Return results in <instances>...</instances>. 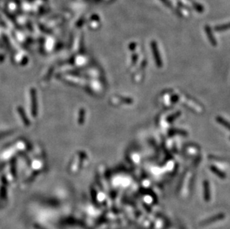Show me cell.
Returning <instances> with one entry per match:
<instances>
[{"mask_svg": "<svg viewBox=\"0 0 230 229\" xmlns=\"http://www.w3.org/2000/svg\"><path fill=\"white\" fill-rule=\"evenodd\" d=\"M180 112H176V113H174L173 114H171V116H169V117L167 118V121L168 122V123H171V122H173V120H174L176 118H177L179 117V115H180Z\"/></svg>", "mask_w": 230, "mask_h": 229, "instance_id": "52a82bcc", "label": "cell"}, {"mask_svg": "<svg viewBox=\"0 0 230 229\" xmlns=\"http://www.w3.org/2000/svg\"><path fill=\"white\" fill-rule=\"evenodd\" d=\"M216 120H217V123L221 124L222 126H224V127L227 128V130H230V123L229 121H227V120L224 119V118L221 117V116H217V117L216 118Z\"/></svg>", "mask_w": 230, "mask_h": 229, "instance_id": "3957f363", "label": "cell"}, {"mask_svg": "<svg viewBox=\"0 0 230 229\" xmlns=\"http://www.w3.org/2000/svg\"><path fill=\"white\" fill-rule=\"evenodd\" d=\"M229 139H230V137H229Z\"/></svg>", "mask_w": 230, "mask_h": 229, "instance_id": "8fae6325", "label": "cell"}, {"mask_svg": "<svg viewBox=\"0 0 230 229\" xmlns=\"http://www.w3.org/2000/svg\"><path fill=\"white\" fill-rule=\"evenodd\" d=\"M178 4H179V6H181V7L184 8H185V9H186V10H188V11H190V8H188V7H187V6H186V5H184V4H183V3H180V2H179V3Z\"/></svg>", "mask_w": 230, "mask_h": 229, "instance_id": "9c48e42d", "label": "cell"}, {"mask_svg": "<svg viewBox=\"0 0 230 229\" xmlns=\"http://www.w3.org/2000/svg\"><path fill=\"white\" fill-rule=\"evenodd\" d=\"M136 43H131L130 45H129V49H131V50H134V49H135V48H136Z\"/></svg>", "mask_w": 230, "mask_h": 229, "instance_id": "30bf717a", "label": "cell"}, {"mask_svg": "<svg viewBox=\"0 0 230 229\" xmlns=\"http://www.w3.org/2000/svg\"><path fill=\"white\" fill-rule=\"evenodd\" d=\"M205 34H206L208 39H209V42H210V43L211 44V45H212L213 46L217 45V40H215V36H214L212 31H211V28L209 27V25H206L205 26Z\"/></svg>", "mask_w": 230, "mask_h": 229, "instance_id": "7a4b0ae2", "label": "cell"}, {"mask_svg": "<svg viewBox=\"0 0 230 229\" xmlns=\"http://www.w3.org/2000/svg\"><path fill=\"white\" fill-rule=\"evenodd\" d=\"M228 29H230V23L223 24V25H217L215 27V30L216 31H223Z\"/></svg>", "mask_w": 230, "mask_h": 229, "instance_id": "5b68a950", "label": "cell"}, {"mask_svg": "<svg viewBox=\"0 0 230 229\" xmlns=\"http://www.w3.org/2000/svg\"><path fill=\"white\" fill-rule=\"evenodd\" d=\"M190 1H191V4H192L193 8L196 10L197 12H199V13H202V12L204 11V8H203V5H200V4L196 3V2H194V0H190Z\"/></svg>", "mask_w": 230, "mask_h": 229, "instance_id": "277c9868", "label": "cell"}, {"mask_svg": "<svg viewBox=\"0 0 230 229\" xmlns=\"http://www.w3.org/2000/svg\"><path fill=\"white\" fill-rule=\"evenodd\" d=\"M151 50H152L153 57L155 59V62H156V66H158L159 68L162 67V59H161L160 57V53H159L158 47H157V44L155 41H152L151 43Z\"/></svg>", "mask_w": 230, "mask_h": 229, "instance_id": "6da1fadb", "label": "cell"}, {"mask_svg": "<svg viewBox=\"0 0 230 229\" xmlns=\"http://www.w3.org/2000/svg\"><path fill=\"white\" fill-rule=\"evenodd\" d=\"M210 169H211V171L215 173L216 175H217V176H220V177H221V178H224L225 176H225V174L223 173V172H221V170L217 169V168H215V166H211V167H210Z\"/></svg>", "mask_w": 230, "mask_h": 229, "instance_id": "8992f818", "label": "cell"}, {"mask_svg": "<svg viewBox=\"0 0 230 229\" xmlns=\"http://www.w3.org/2000/svg\"><path fill=\"white\" fill-rule=\"evenodd\" d=\"M161 1H162V3L164 4V5H165L166 7H168V8H170V9L173 8V6L172 5V3H171V2L169 1V0H161Z\"/></svg>", "mask_w": 230, "mask_h": 229, "instance_id": "ba28073f", "label": "cell"}]
</instances>
